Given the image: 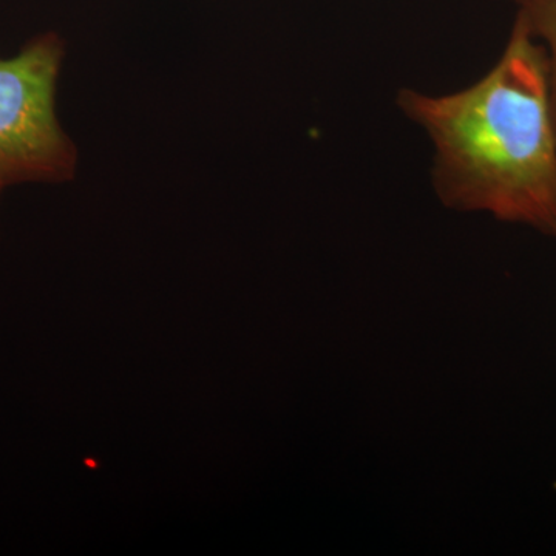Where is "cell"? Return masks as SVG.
Returning <instances> with one entry per match:
<instances>
[{
	"mask_svg": "<svg viewBox=\"0 0 556 556\" xmlns=\"http://www.w3.org/2000/svg\"><path fill=\"white\" fill-rule=\"evenodd\" d=\"M2 190H3V188H2V186H0V192H2Z\"/></svg>",
	"mask_w": 556,
	"mask_h": 556,
	"instance_id": "4",
	"label": "cell"
},
{
	"mask_svg": "<svg viewBox=\"0 0 556 556\" xmlns=\"http://www.w3.org/2000/svg\"><path fill=\"white\" fill-rule=\"evenodd\" d=\"M517 17L525 22L533 38L547 54L552 110L556 124V0H515Z\"/></svg>",
	"mask_w": 556,
	"mask_h": 556,
	"instance_id": "3",
	"label": "cell"
},
{
	"mask_svg": "<svg viewBox=\"0 0 556 556\" xmlns=\"http://www.w3.org/2000/svg\"><path fill=\"white\" fill-rule=\"evenodd\" d=\"M434 148L433 188L447 207L486 212L556 239V124L544 47L515 17L506 49L467 89L397 94Z\"/></svg>",
	"mask_w": 556,
	"mask_h": 556,
	"instance_id": "1",
	"label": "cell"
},
{
	"mask_svg": "<svg viewBox=\"0 0 556 556\" xmlns=\"http://www.w3.org/2000/svg\"><path fill=\"white\" fill-rule=\"evenodd\" d=\"M62 43L39 36L0 60V186L72 177L75 149L56 115Z\"/></svg>",
	"mask_w": 556,
	"mask_h": 556,
	"instance_id": "2",
	"label": "cell"
}]
</instances>
